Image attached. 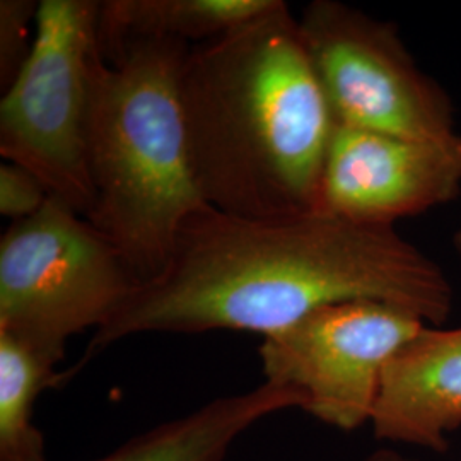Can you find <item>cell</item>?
Listing matches in <instances>:
<instances>
[{
    "label": "cell",
    "instance_id": "1",
    "mask_svg": "<svg viewBox=\"0 0 461 461\" xmlns=\"http://www.w3.org/2000/svg\"><path fill=\"white\" fill-rule=\"evenodd\" d=\"M359 299L443 325L453 289L443 268L395 228L321 211L240 217L205 207L185 221L165 270L95 331L66 378L137 333L245 330L265 339L318 308Z\"/></svg>",
    "mask_w": 461,
    "mask_h": 461
},
{
    "label": "cell",
    "instance_id": "2",
    "mask_svg": "<svg viewBox=\"0 0 461 461\" xmlns=\"http://www.w3.org/2000/svg\"><path fill=\"white\" fill-rule=\"evenodd\" d=\"M178 95L209 207L240 217L321 211L337 122L285 2L188 50Z\"/></svg>",
    "mask_w": 461,
    "mask_h": 461
},
{
    "label": "cell",
    "instance_id": "3",
    "mask_svg": "<svg viewBox=\"0 0 461 461\" xmlns=\"http://www.w3.org/2000/svg\"><path fill=\"white\" fill-rule=\"evenodd\" d=\"M192 47L176 41L99 62L93 81L87 221L115 245L144 284L171 257L185 221L209 207L190 165L178 76Z\"/></svg>",
    "mask_w": 461,
    "mask_h": 461
},
{
    "label": "cell",
    "instance_id": "4",
    "mask_svg": "<svg viewBox=\"0 0 461 461\" xmlns=\"http://www.w3.org/2000/svg\"><path fill=\"white\" fill-rule=\"evenodd\" d=\"M96 0H41L32 55L0 101V154L77 214L93 186L87 132L99 51Z\"/></svg>",
    "mask_w": 461,
    "mask_h": 461
},
{
    "label": "cell",
    "instance_id": "5",
    "mask_svg": "<svg viewBox=\"0 0 461 461\" xmlns=\"http://www.w3.org/2000/svg\"><path fill=\"white\" fill-rule=\"evenodd\" d=\"M140 284L101 230L50 197L0 240V330L64 361L67 340L108 325Z\"/></svg>",
    "mask_w": 461,
    "mask_h": 461
},
{
    "label": "cell",
    "instance_id": "6",
    "mask_svg": "<svg viewBox=\"0 0 461 461\" xmlns=\"http://www.w3.org/2000/svg\"><path fill=\"white\" fill-rule=\"evenodd\" d=\"M339 125L420 140H453V104L415 64L393 23L337 0H314L297 19Z\"/></svg>",
    "mask_w": 461,
    "mask_h": 461
},
{
    "label": "cell",
    "instance_id": "7",
    "mask_svg": "<svg viewBox=\"0 0 461 461\" xmlns=\"http://www.w3.org/2000/svg\"><path fill=\"white\" fill-rule=\"evenodd\" d=\"M426 327L415 314L359 299L318 308L265 337L267 381L304 398V412L340 430L371 422L386 364Z\"/></svg>",
    "mask_w": 461,
    "mask_h": 461
},
{
    "label": "cell",
    "instance_id": "8",
    "mask_svg": "<svg viewBox=\"0 0 461 461\" xmlns=\"http://www.w3.org/2000/svg\"><path fill=\"white\" fill-rule=\"evenodd\" d=\"M460 192L461 135L420 140L337 123L323 169L321 212L393 228Z\"/></svg>",
    "mask_w": 461,
    "mask_h": 461
},
{
    "label": "cell",
    "instance_id": "9",
    "mask_svg": "<svg viewBox=\"0 0 461 461\" xmlns=\"http://www.w3.org/2000/svg\"><path fill=\"white\" fill-rule=\"evenodd\" d=\"M371 424L383 441L445 451L461 426V327L420 330L386 364Z\"/></svg>",
    "mask_w": 461,
    "mask_h": 461
},
{
    "label": "cell",
    "instance_id": "10",
    "mask_svg": "<svg viewBox=\"0 0 461 461\" xmlns=\"http://www.w3.org/2000/svg\"><path fill=\"white\" fill-rule=\"evenodd\" d=\"M287 409H304V398L265 379L249 392L215 398L188 415L137 434L96 461H226L248 429Z\"/></svg>",
    "mask_w": 461,
    "mask_h": 461
},
{
    "label": "cell",
    "instance_id": "11",
    "mask_svg": "<svg viewBox=\"0 0 461 461\" xmlns=\"http://www.w3.org/2000/svg\"><path fill=\"white\" fill-rule=\"evenodd\" d=\"M276 0H106L98 17L99 51L115 66L131 50L176 41L188 47L264 14Z\"/></svg>",
    "mask_w": 461,
    "mask_h": 461
},
{
    "label": "cell",
    "instance_id": "12",
    "mask_svg": "<svg viewBox=\"0 0 461 461\" xmlns=\"http://www.w3.org/2000/svg\"><path fill=\"white\" fill-rule=\"evenodd\" d=\"M57 356L0 330V461H47L45 439L33 424L41 392L64 383Z\"/></svg>",
    "mask_w": 461,
    "mask_h": 461
},
{
    "label": "cell",
    "instance_id": "13",
    "mask_svg": "<svg viewBox=\"0 0 461 461\" xmlns=\"http://www.w3.org/2000/svg\"><path fill=\"white\" fill-rule=\"evenodd\" d=\"M40 2L2 0L0 2V86L5 93L26 66L34 38L32 24H36Z\"/></svg>",
    "mask_w": 461,
    "mask_h": 461
},
{
    "label": "cell",
    "instance_id": "14",
    "mask_svg": "<svg viewBox=\"0 0 461 461\" xmlns=\"http://www.w3.org/2000/svg\"><path fill=\"white\" fill-rule=\"evenodd\" d=\"M51 197L32 171L16 163L0 166V214L13 222L36 214Z\"/></svg>",
    "mask_w": 461,
    "mask_h": 461
},
{
    "label": "cell",
    "instance_id": "15",
    "mask_svg": "<svg viewBox=\"0 0 461 461\" xmlns=\"http://www.w3.org/2000/svg\"><path fill=\"white\" fill-rule=\"evenodd\" d=\"M366 461H412L405 456H402L400 453L392 451V449H379L376 453H373Z\"/></svg>",
    "mask_w": 461,
    "mask_h": 461
},
{
    "label": "cell",
    "instance_id": "16",
    "mask_svg": "<svg viewBox=\"0 0 461 461\" xmlns=\"http://www.w3.org/2000/svg\"><path fill=\"white\" fill-rule=\"evenodd\" d=\"M453 243H455V248H456V251L461 255V230L455 234V240H453Z\"/></svg>",
    "mask_w": 461,
    "mask_h": 461
}]
</instances>
